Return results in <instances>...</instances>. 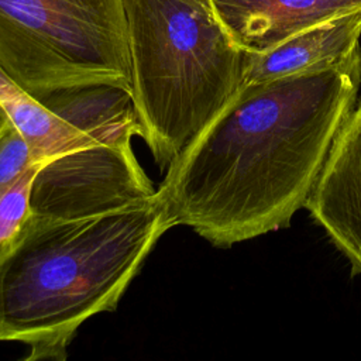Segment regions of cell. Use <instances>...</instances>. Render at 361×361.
<instances>
[{"mask_svg":"<svg viewBox=\"0 0 361 361\" xmlns=\"http://www.w3.org/2000/svg\"><path fill=\"white\" fill-rule=\"evenodd\" d=\"M360 83L361 47L336 63L243 83L157 188L175 224L217 247L288 227L306 207Z\"/></svg>","mask_w":361,"mask_h":361,"instance_id":"cell-1","label":"cell"},{"mask_svg":"<svg viewBox=\"0 0 361 361\" xmlns=\"http://www.w3.org/2000/svg\"><path fill=\"white\" fill-rule=\"evenodd\" d=\"M175 226L158 193L83 217L31 213L0 258V341L25 345L27 361L65 360L80 326L117 307L158 240Z\"/></svg>","mask_w":361,"mask_h":361,"instance_id":"cell-2","label":"cell"},{"mask_svg":"<svg viewBox=\"0 0 361 361\" xmlns=\"http://www.w3.org/2000/svg\"><path fill=\"white\" fill-rule=\"evenodd\" d=\"M141 138L168 168L243 85L245 51L212 0H123Z\"/></svg>","mask_w":361,"mask_h":361,"instance_id":"cell-3","label":"cell"},{"mask_svg":"<svg viewBox=\"0 0 361 361\" xmlns=\"http://www.w3.org/2000/svg\"><path fill=\"white\" fill-rule=\"evenodd\" d=\"M0 73L32 97L89 85L131 92L123 0H0Z\"/></svg>","mask_w":361,"mask_h":361,"instance_id":"cell-4","label":"cell"},{"mask_svg":"<svg viewBox=\"0 0 361 361\" xmlns=\"http://www.w3.org/2000/svg\"><path fill=\"white\" fill-rule=\"evenodd\" d=\"M155 193L131 140L104 141L45 159L34 176L30 206L35 216L83 217L141 203Z\"/></svg>","mask_w":361,"mask_h":361,"instance_id":"cell-5","label":"cell"},{"mask_svg":"<svg viewBox=\"0 0 361 361\" xmlns=\"http://www.w3.org/2000/svg\"><path fill=\"white\" fill-rule=\"evenodd\" d=\"M306 209L361 275V100L337 134Z\"/></svg>","mask_w":361,"mask_h":361,"instance_id":"cell-6","label":"cell"},{"mask_svg":"<svg viewBox=\"0 0 361 361\" xmlns=\"http://www.w3.org/2000/svg\"><path fill=\"white\" fill-rule=\"evenodd\" d=\"M35 99L51 113V157L96 142L141 137L131 92L123 87L89 85Z\"/></svg>","mask_w":361,"mask_h":361,"instance_id":"cell-7","label":"cell"},{"mask_svg":"<svg viewBox=\"0 0 361 361\" xmlns=\"http://www.w3.org/2000/svg\"><path fill=\"white\" fill-rule=\"evenodd\" d=\"M212 4L234 44L254 54L361 10V0H212Z\"/></svg>","mask_w":361,"mask_h":361,"instance_id":"cell-8","label":"cell"},{"mask_svg":"<svg viewBox=\"0 0 361 361\" xmlns=\"http://www.w3.org/2000/svg\"><path fill=\"white\" fill-rule=\"evenodd\" d=\"M361 10L295 34L269 51L245 52L243 83L268 80L336 63L360 48Z\"/></svg>","mask_w":361,"mask_h":361,"instance_id":"cell-9","label":"cell"},{"mask_svg":"<svg viewBox=\"0 0 361 361\" xmlns=\"http://www.w3.org/2000/svg\"><path fill=\"white\" fill-rule=\"evenodd\" d=\"M44 161L34 162L0 196V258L13 247L31 217V186Z\"/></svg>","mask_w":361,"mask_h":361,"instance_id":"cell-10","label":"cell"},{"mask_svg":"<svg viewBox=\"0 0 361 361\" xmlns=\"http://www.w3.org/2000/svg\"><path fill=\"white\" fill-rule=\"evenodd\" d=\"M34 162L31 149L18 133L10 124L0 137V196L27 171Z\"/></svg>","mask_w":361,"mask_h":361,"instance_id":"cell-11","label":"cell"},{"mask_svg":"<svg viewBox=\"0 0 361 361\" xmlns=\"http://www.w3.org/2000/svg\"><path fill=\"white\" fill-rule=\"evenodd\" d=\"M11 124V121H10V118H8V116H7V113H6V110L3 109V106L0 104V137L3 135V133L7 130V127Z\"/></svg>","mask_w":361,"mask_h":361,"instance_id":"cell-12","label":"cell"}]
</instances>
